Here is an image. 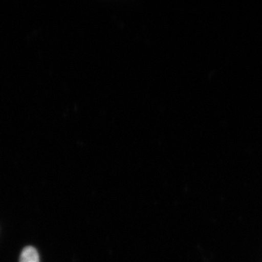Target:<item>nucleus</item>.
Returning a JSON list of instances; mask_svg holds the SVG:
<instances>
[{
    "mask_svg": "<svg viewBox=\"0 0 262 262\" xmlns=\"http://www.w3.org/2000/svg\"><path fill=\"white\" fill-rule=\"evenodd\" d=\"M19 262H40L37 251L33 247H27L23 250Z\"/></svg>",
    "mask_w": 262,
    "mask_h": 262,
    "instance_id": "nucleus-1",
    "label": "nucleus"
}]
</instances>
